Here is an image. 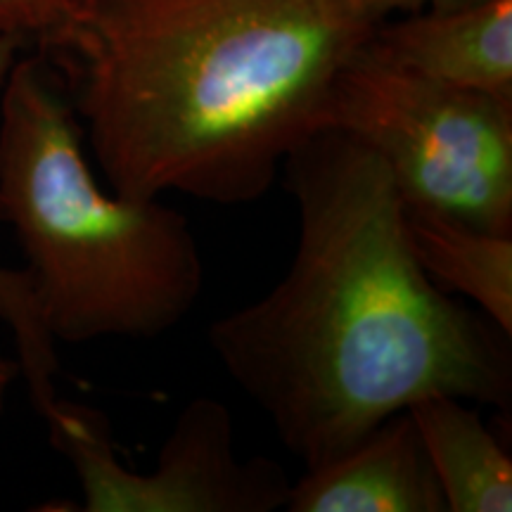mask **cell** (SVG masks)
I'll return each instance as SVG.
<instances>
[{"label": "cell", "mask_w": 512, "mask_h": 512, "mask_svg": "<svg viewBox=\"0 0 512 512\" xmlns=\"http://www.w3.org/2000/svg\"><path fill=\"white\" fill-rule=\"evenodd\" d=\"M283 176L299 214L292 264L214 320L209 344L287 451L316 467L434 394L508 408L510 335L422 271L375 150L325 128Z\"/></svg>", "instance_id": "obj_1"}, {"label": "cell", "mask_w": 512, "mask_h": 512, "mask_svg": "<svg viewBox=\"0 0 512 512\" xmlns=\"http://www.w3.org/2000/svg\"><path fill=\"white\" fill-rule=\"evenodd\" d=\"M377 24L349 0H86L41 50L107 188L259 202Z\"/></svg>", "instance_id": "obj_2"}, {"label": "cell", "mask_w": 512, "mask_h": 512, "mask_svg": "<svg viewBox=\"0 0 512 512\" xmlns=\"http://www.w3.org/2000/svg\"><path fill=\"white\" fill-rule=\"evenodd\" d=\"M0 221L55 342L162 337L202 297L188 219L162 197L102 188L62 81L38 55H19L0 88Z\"/></svg>", "instance_id": "obj_3"}, {"label": "cell", "mask_w": 512, "mask_h": 512, "mask_svg": "<svg viewBox=\"0 0 512 512\" xmlns=\"http://www.w3.org/2000/svg\"><path fill=\"white\" fill-rule=\"evenodd\" d=\"M325 128L375 150L403 207L512 235V100L411 74L366 43L339 74Z\"/></svg>", "instance_id": "obj_4"}, {"label": "cell", "mask_w": 512, "mask_h": 512, "mask_svg": "<svg viewBox=\"0 0 512 512\" xmlns=\"http://www.w3.org/2000/svg\"><path fill=\"white\" fill-rule=\"evenodd\" d=\"M43 420L74 467L83 512H273L290 496L278 463L238 458L228 406L207 396L183 408L147 472L121 465L105 418L88 406L57 399Z\"/></svg>", "instance_id": "obj_5"}, {"label": "cell", "mask_w": 512, "mask_h": 512, "mask_svg": "<svg viewBox=\"0 0 512 512\" xmlns=\"http://www.w3.org/2000/svg\"><path fill=\"white\" fill-rule=\"evenodd\" d=\"M290 512H446L411 411L382 420L290 484Z\"/></svg>", "instance_id": "obj_6"}, {"label": "cell", "mask_w": 512, "mask_h": 512, "mask_svg": "<svg viewBox=\"0 0 512 512\" xmlns=\"http://www.w3.org/2000/svg\"><path fill=\"white\" fill-rule=\"evenodd\" d=\"M368 48L430 81L512 100V0L418 10L392 24L384 19Z\"/></svg>", "instance_id": "obj_7"}, {"label": "cell", "mask_w": 512, "mask_h": 512, "mask_svg": "<svg viewBox=\"0 0 512 512\" xmlns=\"http://www.w3.org/2000/svg\"><path fill=\"white\" fill-rule=\"evenodd\" d=\"M446 512H510L512 460L470 401L434 394L408 406Z\"/></svg>", "instance_id": "obj_8"}, {"label": "cell", "mask_w": 512, "mask_h": 512, "mask_svg": "<svg viewBox=\"0 0 512 512\" xmlns=\"http://www.w3.org/2000/svg\"><path fill=\"white\" fill-rule=\"evenodd\" d=\"M406 209L415 259L444 292L477 306L505 335H512V235Z\"/></svg>", "instance_id": "obj_9"}, {"label": "cell", "mask_w": 512, "mask_h": 512, "mask_svg": "<svg viewBox=\"0 0 512 512\" xmlns=\"http://www.w3.org/2000/svg\"><path fill=\"white\" fill-rule=\"evenodd\" d=\"M22 50L24 43H19L17 38L0 36V88ZM0 320L8 325L15 342L19 377L27 382L31 403L41 418H46L60 399L57 396L60 361H57V342L43 323L24 268L0 266Z\"/></svg>", "instance_id": "obj_10"}, {"label": "cell", "mask_w": 512, "mask_h": 512, "mask_svg": "<svg viewBox=\"0 0 512 512\" xmlns=\"http://www.w3.org/2000/svg\"><path fill=\"white\" fill-rule=\"evenodd\" d=\"M86 0H0V36L43 48L72 22Z\"/></svg>", "instance_id": "obj_11"}, {"label": "cell", "mask_w": 512, "mask_h": 512, "mask_svg": "<svg viewBox=\"0 0 512 512\" xmlns=\"http://www.w3.org/2000/svg\"><path fill=\"white\" fill-rule=\"evenodd\" d=\"M477 3V0H349V5L368 22L380 24L394 12H418L430 8H451V5Z\"/></svg>", "instance_id": "obj_12"}, {"label": "cell", "mask_w": 512, "mask_h": 512, "mask_svg": "<svg viewBox=\"0 0 512 512\" xmlns=\"http://www.w3.org/2000/svg\"><path fill=\"white\" fill-rule=\"evenodd\" d=\"M17 377H19L17 358L5 354L3 342H0V415H3L5 408H8L12 384H15Z\"/></svg>", "instance_id": "obj_13"}]
</instances>
